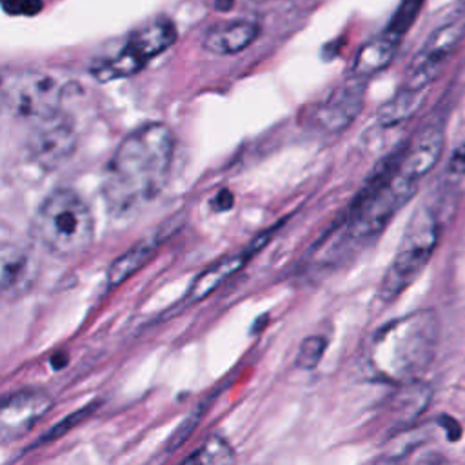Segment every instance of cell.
<instances>
[{
    "mask_svg": "<svg viewBox=\"0 0 465 465\" xmlns=\"http://www.w3.org/2000/svg\"><path fill=\"white\" fill-rule=\"evenodd\" d=\"M271 234H272V231L262 232L260 236L252 238V242L247 247H243L242 251L223 256L218 262H214L213 265H209L205 271H202L191 283V287L185 294V303L200 302L205 296H209L211 292H214L225 280L234 276L269 242Z\"/></svg>",
    "mask_w": 465,
    "mask_h": 465,
    "instance_id": "8fae6325",
    "label": "cell"
},
{
    "mask_svg": "<svg viewBox=\"0 0 465 465\" xmlns=\"http://www.w3.org/2000/svg\"><path fill=\"white\" fill-rule=\"evenodd\" d=\"M325 347H327V340L323 336H318V334L316 336H307L302 341L300 349H298L296 365L303 371L314 369L320 363V360L325 352Z\"/></svg>",
    "mask_w": 465,
    "mask_h": 465,
    "instance_id": "d6986e66",
    "label": "cell"
},
{
    "mask_svg": "<svg viewBox=\"0 0 465 465\" xmlns=\"http://www.w3.org/2000/svg\"><path fill=\"white\" fill-rule=\"evenodd\" d=\"M156 242L153 240H143L136 243L133 249H129L124 256L113 262L107 272V282L111 287L120 285L124 280H127L133 272H136L154 252Z\"/></svg>",
    "mask_w": 465,
    "mask_h": 465,
    "instance_id": "e0dca14e",
    "label": "cell"
},
{
    "mask_svg": "<svg viewBox=\"0 0 465 465\" xmlns=\"http://www.w3.org/2000/svg\"><path fill=\"white\" fill-rule=\"evenodd\" d=\"M463 38L465 18H456L434 29L411 60L403 76L401 89L425 91V87L438 76L445 60L452 54Z\"/></svg>",
    "mask_w": 465,
    "mask_h": 465,
    "instance_id": "8992f818",
    "label": "cell"
},
{
    "mask_svg": "<svg viewBox=\"0 0 465 465\" xmlns=\"http://www.w3.org/2000/svg\"><path fill=\"white\" fill-rule=\"evenodd\" d=\"M74 149V133L65 122L56 116L42 120L40 127L31 136L33 156L44 165H56Z\"/></svg>",
    "mask_w": 465,
    "mask_h": 465,
    "instance_id": "7c38bea8",
    "label": "cell"
},
{
    "mask_svg": "<svg viewBox=\"0 0 465 465\" xmlns=\"http://www.w3.org/2000/svg\"><path fill=\"white\" fill-rule=\"evenodd\" d=\"M234 0H214V5L218 11H229L232 7Z\"/></svg>",
    "mask_w": 465,
    "mask_h": 465,
    "instance_id": "484cf974",
    "label": "cell"
},
{
    "mask_svg": "<svg viewBox=\"0 0 465 465\" xmlns=\"http://www.w3.org/2000/svg\"><path fill=\"white\" fill-rule=\"evenodd\" d=\"M232 203H234L232 193H231L229 189H222V191L216 194V198H214V202H213V207H214L216 211H227V209L232 207Z\"/></svg>",
    "mask_w": 465,
    "mask_h": 465,
    "instance_id": "cb8c5ba5",
    "label": "cell"
},
{
    "mask_svg": "<svg viewBox=\"0 0 465 465\" xmlns=\"http://www.w3.org/2000/svg\"><path fill=\"white\" fill-rule=\"evenodd\" d=\"M53 409V398L42 389L15 392L0 401V445L24 438Z\"/></svg>",
    "mask_w": 465,
    "mask_h": 465,
    "instance_id": "ba28073f",
    "label": "cell"
},
{
    "mask_svg": "<svg viewBox=\"0 0 465 465\" xmlns=\"http://www.w3.org/2000/svg\"><path fill=\"white\" fill-rule=\"evenodd\" d=\"M173 151L174 138L163 124H143L129 133L104 173L102 193L107 205L125 213L153 200L167 182Z\"/></svg>",
    "mask_w": 465,
    "mask_h": 465,
    "instance_id": "6da1fadb",
    "label": "cell"
},
{
    "mask_svg": "<svg viewBox=\"0 0 465 465\" xmlns=\"http://www.w3.org/2000/svg\"><path fill=\"white\" fill-rule=\"evenodd\" d=\"M421 100H423V91H407L400 87L398 93L378 109V114H376L378 124L381 127H391L405 122L418 111Z\"/></svg>",
    "mask_w": 465,
    "mask_h": 465,
    "instance_id": "2e32d148",
    "label": "cell"
},
{
    "mask_svg": "<svg viewBox=\"0 0 465 465\" xmlns=\"http://www.w3.org/2000/svg\"><path fill=\"white\" fill-rule=\"evenodd\" d=\"M93 216L84 200L69 191H53L38 207L33 234L56 256L82 254L93 242Z\"/></svg>",
    "mask_w": 465,
    "mask_h": 465,
    "instance_id": "3957f363",
    "label": "cell"
},
{
    "mask_svg": "<svg viewBox=\"0 0 465 465\" xmlns=\"http://www.w3.org/2000/svg\"><path fill=\"white\" fill-rule=\"evenodd\" d=\"M363 93L365 78L352 74L351 78L343 80L312 107V125L325 133H338L345 129L358 116L363 105Z\"/></svg>",
    "mask_w": 465,
    "mask_h": 465,
    "instance_id": "9c48e42d",
    "label": "cell"
},
{
    "mask_svg": "<svg viewBox=\"0 0 465 465\" xmlns=\"http://www.w3.org/2000/svg\"><path fill=\"white\" fill-rule=\"evenodd\" d=\"M176 40V27L167 18H156L131 35L118 54L96 65L100 82L129 76L140 71L151 58L163 53Z\"/></svg>",
    "mask_w": 465,
    "mask_h": 465,
    "instance_id": "5b68a950",
    "label": "cell"
},
{
    "mask_svg": "<svg viewBox=\"0 0 465 465\" xmlns=\"http://www.w3.org/2000/svg\"><path fill=\"white\" fill-rule=\"evenodd\" d=\"M438 423L447 430V438L450 441H458L461 438V427H460V423L454 418L443 414V416L438 418Z\"/></svg>",
    "mask_w": 465,
    "mask_h": 465,
    "instance_id": "603a6c76",
    "label": "cell"
},
{
    "mask_svg": "<svg viewBox=\"0 0 465 465\" xmlns=\"http://www.w3.org/2000/svg\"><path fill=\"white\" fill-rule=\"evenodd\" d=\"M440 343V318L432 309L412 311L381 325L365 341L360 367L387 383H411L432 363Z\"/></svg>",
    "mask_w": 465,
    "mask_h": 465,
    "instance_id": "7a4b0ae2",
    "label": "cell"
},
{
    "mask_svg": "<svg viewBox=\"0 0 465 465\" xmlns=\"http://www.w3.org/2000/svg\"><path fill=\"white\" fill-rule=\"evenodd\" d=\"M441 151H443L441 129L429 127L411 145L401 147V153L398 158V169L409 178H412L414 182H420L436 165Z\"/></svg>",
    "mask_w": 465,
    "mask_h": 465,
    "instance_id": "4fadbf2b",
    "label": "cell"
},
{
    "mask_svg": "<svg viewBox=\"0 0 465 465\" xmlns=\"http://www.w3.org/2000/svg\"><path fill=\"white\" fill-rule=\"evenodd\" d=\"M423 0H401L394 18L391 20V25L387 27L389 33H392L394 36L401 38L403 33L411 27V24L414 22L420 7H421Z\"/></svg>",
    "mask_w": 465,
    "mask_h": 465,
    "instance_id": "ffe728a7",
    "label": "cell"
},
{
    "mask_svg": "<svg viewBox=\"0 0 465 465\" xmlns=\"http://www.w3.org/2000/svg\"><path fill=\"white\" fill-rule=\"evenodd\" d=\"M440 238V222L429 207H420L411 216L400 247L383 274L380 285V298L385 302L401 294L423 271L430 260Z\"/></svg>",
    "mask_w": 465,
    "mask_h": 465,
    "instance_id": "277c9868",
    "label": "cell"
},
{
    "mask_svg": "<svg viewBox=\"0 0 465 465\" xmlns=\"http://www.w3.org/2000/svg\"><path fill=\"white\" fill-rule=\"evenodd\" d=\"M450 167L458 173H465V145L456 149V153L452 156V162H450Z\"/></svg>",
    "mask_w": 465,
    "mask_h": 465,
    "instance_id": "d4e9b609",
    "label": "cell"
},
{
    "mask_svg": "<svg viewBox=\"0 0 465 465\" xmlns=\"http://www.w3.org/2000/svg\"><path fill=\"white\" fill-rule=\"evenodd\" d=\"M260 27L252 20H229L209 27L202 45L214 54H236L258 38Z\"/></svg>",
    "mask_w": 465,
    "mask_h": 465,
    "instance_id": "5bb4252c",
    "label": "cell"
},
{
    "mask_svg": "<svg viewBox=\"0 0 465 465\" xmlns=\"http://www.w3.org/2000/svg\"><path fill=\"white\" fill-rule=\"evenodd\" d=\"M2 4L11 11V13H24L31 15L40 9L38 0H2Z\"/></svg>",
    "mask_w": 465,
    "mask_h": 465,
    "instance_id": "7402d4cb",
    "label": "cell"
},
{
    "mask_svg": "<svg viewBox=\"0 0 465 465\" xmlns=\"http://www.w3.org/2000/svg\"><path fill=\"white\" fill-rule=\"evenodd\" d=\"M0 100H2V89H0ZM4 102V100H2Z\"/></svg>",
    "mask_w": 465,
    "mask_h": 465,
    "instance_id": "4316f807",
    "label": "cell"
},
{
    "mask_svg": "<svg viewBox=\"0 0 465 465\" xmlns=\"http://www.w3.org/2000/svg\"><path fill=\"white\" fill-rule=\"evenodd\" d=\"M180 465H234V450L227 440L209 436Z\"/></svg>",
    "mask_w": 465,
    "mask_h": 465,
    "instance_id": "ac0fdd59",
    "label": "cell"
},
{
    "mask_svg": "<svg viewBox=\"0 0 465 465\" xmlns=\"http://www.w3.org/2000/svg\"><path fill=\"white\" fill-rule=\"evenodd\" d=\"M2 100L18 114L47 120L56 116L62 87L56 78L45 73H25L16 76L7 89L2 91Z\"/></svg>",
    "mask_w": 465,
    "mask_h": 465,
    "instance_id": "52a82bcc",
    "label": "cell"
},
{
    "mask_svg": "<svg viewBox=\"0 0 465 465\" xmlns=\"http://www.w3.org/2000/svg\"><path fill=\"white\" fill-rule=\"evenodd\" d=\"M400 42H401V38L394 36L389 31H383L381 35L365 42L356 53L352 74L367 80L369 76H372L378 71H381L383 67H387L389 62L392 60Z\"/></svg>",
    "mask_w": 465,
    "mask_h": 465,
    "instance_id": "9a60e30c",
    "label": "cell"
},
{
    "mask_svg": "<svg viewBox=\"0 0 465 465\" xmlns=\"http://www.w3.org/2000/svg\"><path fill=\"white\" fill-rule=\"evenodd\" d=\"M38 260L25 247L0 240V298L18 300L38 280Z\"/></svg>",
    "mask_w": 465,
    "mask_h": 465,
    "instance_id": "30bf717a",
    "label": "cell"
},
{
    "mask_svg": "<svg viewBox=\"0 0 465 465\" xmlns=\"http://www.w3.org/2000/svg\"><path fill=\"white\" fill-rule=\"evenodd\" d=\"M89 411H91V407L89 409H82V411H76L74 414H71V416H67L65 420H62L56 427H53L47 434H45V438H44V441H49V440H54V438H58L62 432H65L67 429H71L74 423H78L76 420H82L85 414H89Z\"/></svg>",
    "mask_w": 465,
    "mask_h": 465,
    "instance_id": "44dd1931",
    "label": "cell"
}]
</instances>
